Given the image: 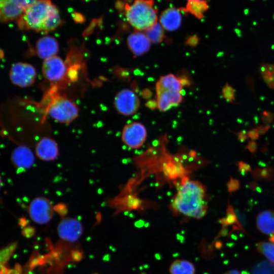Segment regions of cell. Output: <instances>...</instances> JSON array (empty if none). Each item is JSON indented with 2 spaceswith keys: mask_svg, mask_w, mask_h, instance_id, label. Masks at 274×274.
Instances as JSON below:
<instances>
[{
  "mask_svg": "<svg viewBox=\"0 0 274 274\" xmlns=\"http://www.w3.org/2000/svg\"><path fill=\"white\" fill-rule=\"evenodd\" d=\"M147 135V130L144 125L139 122H132L124 127L121 139L128 147L138 149L144 145Z\"/></svg>",
  "mask_w": 274,
  "mask_h": 274,
  "instance_id": "6",
  "label": "cell"
},
{
  "mask_svg": "<svg viewBox=\"0 0 274 274\" xmlns=\"http://www.w3.org/2000/svg\"><path fill=\"white\" fill-rule=\"evenodd\" d=\"M140 100L131 90L125 89L118 92L115 96L114 105L121 115L130 116L135 113L140 107Z\"/></svg>",
  "mask_w": 274,
  "mask_h": 274,
  "instance_id": "8",
  "label": "cell"
},
{
  "mask_svg": "<svg viewBox=\"0 0 274 274\" xmlns=\"http://www.w3.org/2000/svg\"><path fill=\"white\" fill-rule=\"evenodd\" d=\"M127 43L129 49L136 56H140L147 52L151 42L144 32L136 30L127 38Z\"/></svg>",
  "mask_w": 274,
  "mask_h": 274,
  "instance_id": "14",
  "label": "cell"
},
{
  "mask_svg": "<svg viewBox=\"0 0 274 274\" xmlns=\"http://www.w3.org/2000/svg\"><path fill=\"white\" fill-rule=\"evenodd\" d=\"M256 223L258 229L263 233L274 234V211L265 210L257 216Z\"/></svg>",
  "mask_w": 274,
  "mask_h": 274,
  "instance_id": "17",
  "label": "cell"
},
{
  "mask_svg": "<svg viewBox=\"0 0 274 274\" xmlns=\"http://www.w3.org/2000/svg\"><path fill=\"white\" fill-rule=\"evenodd\" d=\"M145 33L151 43H153L162 42L165 37L163 28L157 22L145 30Z\"/></svg>",
  "mask_w": 274,
  "mask_h": 274,
  "instance_id": "21",
  "label": "cell"
},
{
  "mask_svg": "<svg viewBox=\"0 0 274 274\" xmlns=\"http://www.w3.org/2000/svg\"><path fill=\"white\" fill-rule=\"evenodd\" d=\"M258 251L274 264V243L261 242L257 245Z\"/></svg>",
  "mask_w": 274,
  "mask_h": 274,
  "instance_id": "22",
  "label": "cell"
},
{
  "mask_svg": "<svg viewBox=\"0 0 274 274\" xmlns=\"http://www.w3.org/2000/svg\"><path fill=\"white\" fill-rule=\"evenodd\" d=\"M58 51V42L52 37H43L37 42L36 52L37 55L41 58L46 59L56 56Z\"/></svg>",
  "mask_w": 274,
  "mask_h": 274,
  "instance_id": "15",
  "label": "cell"
},
{
  "mask_svg": "<svg viewBox=\"0 0 274 274\" xmlns=\"http://www.w3.org/2000/svg\"><path fill=\"white\" fill-rule=\"evenodd\" d=\"M182 17L179 10L169 8L163 11L160 16V24L163 29L174 31L178 29L181 24Z\"/></svg>",
  "mask_w": 274,
  "mask_h": 274,
  "instance_id": "16",
  "label": "cell"
},
{
  "mask_svg": "<svg viewBox=\"0 0 274 274\" xmlns=\"http://www.w3.org/2000/svg\"><path fill=\"white\" fill-rule=\"evenodd\" d=\"M156 104L158 109L162 112L168 111L179 106L183 100L180 92L156 88Z\"/></svg>",
  "mask_w": 274,
  "mask_h": 274,
  "instance_id": "11",
  "label": "cell"
},
{
  "mask_svg": "<svg viewBox=\"0 0 274 274\" xmlns=\"http://www.w3.org/2000/svg\"><path fill=\"white\" fill-rule=\"evenodd\" d=\"M261 72L266 83L270 87L274 88V66L265 65L261 67Z\"/></svg>",
  "mask_w": 274,
  "mask_h": 274,
  "instance_id": "25",
  "label": "cell"
},
{
  "mask_svg": "<svg viewBox=\"0 0 274 274\" xmlns=\"http://www.w3.org/2000/svg\"><path fill=\"white\" fill-rule=\"evenodd\" d=\"M20 271V266H16L14 268H9L6 267L3 274H19Z\"/></svg>",
  "mask_w": 274,
  "mask_h": 274,
  "instance_id": "28",
  "label": "cell"
},
{
  "mask_svg": "<svg viewBox=\"0 0 274 274\" xmlns=\"http://www.w3.org/2000/svg\"><path fill=\"white\" fill-rule=\"evenodd\" d=\"M83 231V225L78 219L72 217H64L57 226L58 235L62 239L76 242L82 235Z\"/></svg>",
  "mask_w": 274,
  "mask_h": 274,
  "instance_id": "9",
  "label": "cell"
},
{
  "mask_svg": "<svg viewBox=\"0 0 274 274\" xmlns=\"http://www.w3.org/2000/svg\"><path fill=\"white\" fill-rule=\"evenodd\" d=\"M198 42V38L196 36L190 37L187 41V43L190 45H195Z\"/></svg>",
  "mask_w": 274,
  "mask_h": 274,
  "instance_id": "29",
  "label": "cell"
},
{
  "mask_svg": "<svg viewBox=\"0 0 274 274\" xmlns=\"http://www.w3.org/2000/svg\"><path fill=\"white\" fill-rule=\"evenodd\" d=\"M251 274H274V264L268 261H262L252 269Z\"/></svg>",
  "mask_w": 274,
  "mask_h": 274,
  "instance_id": "24",
  "label": "cell"
},
{
  "mask_svg": "<svg viewBox=\"0 0 274 274\" xmlns=\"http://www.w3.org/2000/svg\"><path fill=\"white\" fill-rule=\"evenodd\" d=\"M36 154L42 160H54L59 154L58 144L54 140L50 138H42L36 145Z\"/></svg>",
  "mask_w": 274,
  "mask_h": 274,
  "instance_id": "13",
  "label": "cell"
},
{
  "mask_svg": "<svg viewBox=\"0 0 274 274\" xmlns=\"http://www.w3.org/2000/svg\"><path fill=\"white\" fill-rule=\"evenodd\" d=\"M47 109L52 118L62 123H71L79 113L78 107L73 101L60 95L53 97Z\"/></svg>",
  "mask_w": 274,
  "mask_h": 274,
  "instance_id": "4",
  "label": "cell"
},
{
  "mask_svg": "<svg viewBox=\"0 0 274 274\" xmlns=\"http://www.w3.org/2000/svg\"><path fill=\"white\" fill-rule=\"evenodd\" d=\"M234 89L227 83L222 89V94L227 100L232 102L234 100Z\"/></svg>",
  "mask_w": 274,
  "mask_h": 274,
  "instance_id": "27",
  "label": "cell"
},
{
  "mask_svg": "<svg viewBox=\"0 0 274 274\" xmlns=\"http://www.w3.org/2000/svg\"><path fill=\"white\" fill-rule=\"evenodd\" d=\"M11 160L16 168L23 170L29 168L32 166L35 157L32 151L28 147L20 145L13 151Z\"/></svg>",
  "mask_w": 274,
  "mask_h": 274,
  "instance_id": "12",
  "label": "cell"
},
{
  "mask_svg": "<svg viewBox=\"0 0 274 274\" xmlns=\"http://www.w3.org/2000/svg\"><path fill=\"white\" fill-rule=\"evenodd\" d=\"M224 274H241L238 271L236 270H231L226 271Z\"/></svg>",
  "mask_w": 274,
  "mask_h": 274,
  "instance_id": "30",
  "label": "cell"
},
{
  "mask_svg": "<svg viewBox=\"0 0 274 274\" xmlns=\"http://www.w3.org/2000/svg\"><path fill=\"white\" fill-rule=\"evenodd\" d=\"M36 75L35 67L27 63H16L12 65L10 72L12 82L21 87L31 86L35 81Z\"/></svg>",
  "mask_w": 274,
  "mask_h": 274,
  "instance_id": "7",
  "label": "cell"
},
{
  "mask_svg": "<svg viewBox=\"0 0 274 274\" xmlns=\"http://www.w3.org/2000/svg\"><path fill=\"white\" fill-rule=\"evenodd\" d=\"M66 66L63 60L57 56L44 59L42 73L48 80L56 82L63 78L65 74Z\"/></svg>",
  "mask_w": 274,
  "mask_h": 274,
  "instance_id": "10",
  "label": "cell"
},
{
  "mask_svg": "<svg viewBox=\"0 0 274 274\" xmlns=\"http://www.w3.org/2000/svg\"><path fill=\"white\" fill-rule=\"evenodd\" d=\"M154 0H134L131 5L126 4L125 15L128 23L136 30H146L157 21V10Z\"/></svg>",
  "mask_w": 274,
  "mask_h": 274,
  "instance_id": "3",
  "label": "cell"
},
{
  "mask_svg": "<svg viewBox=\"0 0 274 274\" xmlns=\"http://www.w3.org/2000/svg\"><path fill=\"white\" fill-rule=\"evenodd\" d=\"M184 84L183 79L173 74H168L160 77L156 83V88L181 92Z\"/></svg>",
  "mask_w": 274,
  "mask_h": 274,
  "instance_id": "18",
  "label": "cell"
},
{
  "mask_svg": "<svg viewBox=\"0 0 274 274\" xmlns=\"http://www.w3.org/2000/svg\"><path fill=\"white\" fill-rule=\"evenodd\" d=\"M206 189L196 180H185L177 190L172 201V207L176 213L200 219L206 215L208 204Z\"/></svg>",
  "mask_w": 274,
  "mask_h": 274,
  "instance_id": "1",
  "label": "cell"
},
{
  "mask_svg": "<svg viewBox=\"0 0 274 274\" xmlns=\"http://www.w3.org/2000/svg\"><path fill=\"white\" fill-rule=\"evenodd\" d=\"M209 5L206 0H187L185 8L180 10L189 13L198 19L203 18L205 12L208 10Z\"/></svg>",
  "mask_w": 274,
  "mask_h": 274,
  "instance_id": "19",
  "label": "cell"
},
{
  "mask_svg": "<svg viewBox=\"0 0 274 274\" xmlns=\"http://www.w3.org/2000/svg\"><path fill=\"white\" fill-rule=\"evenodd\" d=\"M16 244L13 243L9 246L0 250V274H3L6 266V264L13 254Z\"/></svg>",
  "mask_w": 274,
  "mask_h": 274,
  "instance_id": "23",
  "label": "cell"
},
{
  "mask_svg": "<svg viewBox=\"0 0 274 274\" xmlns=\"http://www.w3.org/2000/svg\"><path fill=\"white\" fill-rule=\"evenodd\" d=\"M31 220L39 224H45L52 219L54 208L49 199L45 197H37L30 202L28 208Z\"/></svg>",
  "mask_w": 274,
  "mask_h": 274,
  "instance_id": "5",
  "label": "cell"
},
{
  "mask_svg": "<svg viewBox=\"0 0 274 274\" xmlns=\"http://www.w3.org/2000/svg\"><path fill=\"white\" fill-rule=\"evenodd\" d=\"M37 0H0V4L8 3L17 6L24 11Z\"/></svg>",
  "mask_w": 274,
  "mask_h": 274,
  "instance_id": "26",
  "label": "cell"
},
{
  "mask_svg": "<svg viewBox=\"0 0 274 274\" xmlns=\"http://www.w3.org/2000/svg\"><path fill=\"white\" fill-rule=\"evenodd\" d=\"M170 274H195L194 265L186 260H175L169 267Z\"/></svg>",
  "mask_w": 274,
  "mask_h": 274,
  "instance_id": "20",
  "label": "cell"
},
{
  "mask_svg": "<svg viewBox=\"0 0 274 274\" xmlns=\"http://www.w3.org/2000/svg\"><path fill=\"white\" fill-rule=\"evenodd\" d=\"M20 29L48 32L62 23L59 12L51 0H37L17 19Z\"/></svg>",
  "mask_w": 274,
  "mask_h": 274,
  "instance_id": "2",
  "label": "cell"
},
{
  "mask_svg": "<svg viewBox=\"0 0 274 274\" xmlns=\"http://www.w3.org/2000/svg\"><path fill=\"white\" fill-rule=\"evenodd\" d=\"M1 184H2V180H1V176H0V187H1Z\"/></svg>",
  "mask_w": 274,
  "mask_h": 274,
  "instance_id": "31",
  "label": "cell"
}]
</instances>
